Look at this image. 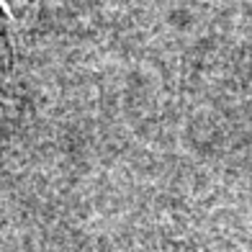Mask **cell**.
<instances>
[{
	"mask_svg": "<svg viewBox=\"0 0 252 252\" xmlns=\"http://www.w3.org/2000/svg\"><path fill=\"white\" fill-rule=\"evenodd\" d=\"M36 8H39V0H0V10H3V18L8 24L13 47L21 39V33L31 26L33 16H36Z\"/></svg>",
	"mask_w": 252,
	"mask_h": 252,
	"instance_id": "1",
	"label": "cell"
}]
</instances>
